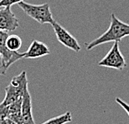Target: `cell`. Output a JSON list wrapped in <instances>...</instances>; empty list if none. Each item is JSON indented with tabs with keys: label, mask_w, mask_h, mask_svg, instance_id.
Instances as JSON below:
<instances>
[{
	"label": "cell",
	"mask_w": 129,
	"mask_h": 124,
	"mask_svg": "<svg viewBox=\"0 0 129 124\" xmlns=\"http://www.w3.org/2000/svg\"><path fill=\"white\" fill-rule=\"evenodd\" d=\"M8 32L0 30V55L5 66L9 68L12 64L21 58H23V53H18V51H11L6 46V39L8 38Z\"/></svg>",
	"instance_id": "obj_6"
},
{
	"label": "cell",
	"mask_w": 129,
	"mask_h": 124,
	"mask_svg": "<svg viewBox=\"0 0 129 124\" xmlns=\"http://www.w3.org/2000/svg\"><path fill=\"white\" fill-rule=\"evenodd\" d=\"M23 0H0V7H11L15 4H18Z\"/></svg>",
	"instance_id": "obj_13"
},
{
	"label": "cell",
	"mask_w": 129,
	"mask_h": 124,
	"mask_svg": "<svg viewBox=\"0 0 129 124\" xmlns=\"http://www.w3.org/2000/svg\"><path fill=\"white\" fill-rule=\"evenodd\" d=\"M51 25L53 26L57 39L60 43H62L66 48H69L71 50L76 52V53L80 52L81 47L79 45L78 40L68 30H66L63 27H62L56 21H54Z\"/></svg>",
	"instance_id": "obj_5"
},
{
	"label": "cell",
	"mask_w": 129,
	"mask_h": 124,
	"mask_svg": "<svg viewBox=\"0 0 129 124\" xmlns=\"http://www.w3.org/2000/svg\"><path fill=\"white\" fill-rule=\"evenodd\" d=\"M6 107L9 119L12 120L17 124H23V116H22V98L6 106Z\"/></svg>",
	"instance_id": "obj_10"
},
{
	"label": "cell",
	"mask_w": 129,
	"mask_h": 124,
	"mask_svg": "<svg viewBox=\"0 0 129 124\" xmlns=\"http://www.w3.org/2000/svg\"><path fill=\"white\" fill-rule=\"evenodd\" d=\"M19 26V22L11 7H0V30L13 32Z\"/></svg>",
	"instance_id": "obj_7"
},
{
	"label": "cell",
	"mask_w": 129,
	"mask_h": 124,
	"mask_svg": "<svg viewBox=\"0 0 129 124\" xmlns=\"http://www.w3.org/2000/svg\"><path fill=\"white\" fill-rule=\"evenodd\" d=\"M116 102L117 103L119 104V105L122 107L123 109L125 110L126 112L127 113V115L129 116V104L127 103L126 102H124L123 100H122V99H120L119 98H116Z\"/></svg>",
	"instance_id": "obj_14"
},
{
	"label": "cell",
	"mask_w": 129,
	"mask_h": 124,
	"mask_svg": "<svg viewBox=\"0 0 129 124\" xmlns=\"http://www.w3.org/2000/svg\"><path fill=\"white\" fill-rule=\"evenodd\" d=\"M7 70H8V68H6V66H5L1 55H0V75H5Z\"/></svg>",
	"instance_id": "obj_15"
},
{
	"label": "cell",
	"mask_w": 129,
	"mask_h": 124,
	"mask_svg": "<svg viewBox=\"0 0 129 124\" xmlns=\"http://www.w3.org/2000/svg\"><path fill=\"white\" fill-rule=\"evenodd\" d=\"M50 54V49L45 43L34 40L28 49L23 53V58H38Z\"/></svg>",
	"instance_id": "obj_8"
},
{
	"label": "cell",
	"mask_w": 129,
	"mask_h": 124,
	"mask_svg": "<svg viewBox=\"0 0 129 124\" xmlns=\"http://www.w3.org/2000/svg\"><path fill=\"white\" fill-rule=\"evenodd\" d=\"M72 121H73L72 114H71L70 112H67L60 116L51 118V119L46 121L45 122H43L42 124H66L71 122Z\"/></svg>",
	"instance_id": "obj_11"
},
{
	"label": "cell",
	"mask_w": 129,
	"mask_h": 124,
	"mask_svg": "<svg viewBox=\"0 0 129 124\" xmlns=\"http://www.w3.org/2000/svg\"><path fill=\"white\" fill-rule=\"evenodd\" d=\"M18 5L28 17L36 20L40 24H52L54 22L50 6L48 3L36 5L22 1L18 3Z\"/></svg>",
	"instance_id": "obj_3"
},
{
	"label": "cell",
	"mask_w": 129,
	"mask_h": 124,
	"mask_svg": "<svg viewBox=\"0 0 129 124\" xmlns=\"http://www.w3.org/2000/svg\"><path fill=\"white\" fill-rule=\"evenodd\" d=\"M2 124H17L16 122H13L12 120H10V119H9V118H6L4 122H2Z\"/></svg>",
	"instance_id": "obj_16"
},
{
	"label": "cell",
	"mask_w": 129,
	"mask_h": 124,
	"mask_svg": "<svg viewBox=\"0 0 129 124\" xmlns=\"http://www.w3.org/2000/svg\"><path fill=\"white\" fill-rule=\"evenodd\" d=\"M101 67L114 68L117 70H123L127 66V63L119 49V43L114 42L108 53L98 63Z\"/></svg>",
	"instance_id": "obj_4"
},
{
	"label": "cell",
	"mask_w": 129,
	"mask_h": 124,
	"mask_svg": "<svg viewBox=\"0 0 129 124\" xmlns=\"http://www.w3.org/2000/svg\"><path fill=\"white\" fill-rule=\"evenodd\" d=\"M6 46L11 51H18L22 46V39L18 35H9L6 39Z\"/></svg>",
	"instance_id": "obj_12"
},
{
	"label": "cell",
	"mask_w": 129,
	"mask_h": 124,
	"mask_svg": "<svg viewBox=\"0 0 129 124\" xmlns=\"http://www.w3.org/2000/svg\"><path fill=\"white\" fill-rule=\"evenodd\" d=\"M28 87V78L26 72H22L18 76L13 77L10 83L5 88V98L0 103L2 106H8L23 98L24 90Z\"/></svg>",
	"instance_id": "obj_2"
},
{
	"label": "cell",
	"mask_w": 129,
	"mask_h": 124,
	"mask_svg": "<svg viewBox=\"0 0 129 124\" xmlns=\"http://www.w3.org/2000/svg\"><path fill=\"white\" fill-rule=\"evenodd\" d=\"M129 36V24L121 21L114 13L111 14V23L108 29L100 37L95 38L92 42L85 43L87 50L96 48L101 44L110 42H120L123 38Z\"/></svg>",
	"instance_id": "obj_1"
},
{
	"label": "cell",
	"mask_w": 129,
	"mask_h": 124,
	"mask_svg": "<svg viewBox=\"0 0 129 124\" xmlns=\"http://www.w3.org/2000/svg\"><path fill=\"white\" fill-rule=\"evenodd\" d=\"M22 116H23V124H35L33 116L32 98L28 87L24 90L22 98Z\"/></svg>",
	"instance_id": "obj_9"
}]
</instances>
